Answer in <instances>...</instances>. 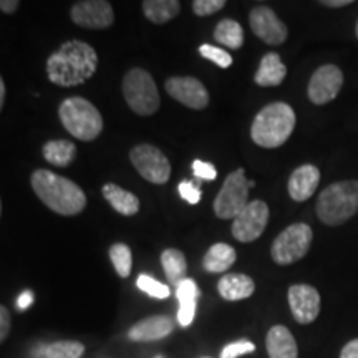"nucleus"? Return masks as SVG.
Here are the masks:
<instances>
[{
  "mask_svg": "<svg viewBox=\"0 0 358 358\" xmlns=\"http://www.w3.org/2000/svg\"><path fill=\"white\" fill-rule=\"evenodd\" d=\"M110 259L111 264H113L116 274L123 279L131 274V267H133V256H131V249L128 248L127 244L123 243H116L110 248Z\"/></svg>",
  "mask_w": 358,
  "mask_h": 358,
  "instance_id": "28",
  "label": "nucleus"
},
{
  "mask_svg": "<svg viewBox=\"0 0 358 358\" xmlns=\"http://www.w3.org/2000/svg\"><path fill=\"white\" fill-rule=\"evenodd\" d=\"M340 358H358V338L350 340L340 352Z\"/></svg>",
  "mask_w": 358,
  "mask_h": 358,
  "instance_id": "38",
  "label": "nucleus"
},
{
  "mask_svg": "<svg viewBox=\"0 0 358 358\" xmlns=\"http://www.w3.org/2000/svg\"><path fill=\"white\" fill-rule=\"evenodd\" d=\"M129 161L146 181L164 185L171 176V164L163 151L153 145H138L129 151Z\"/></svg>",
  "mask_w": 358,
  "mask_h": 358,
  "instance_id": "9",
  "label": "nucleus"
},
{
  "mask_svg": "<svg viewBox=\"0 0 358 358\" xmlns=\"http://www.w3.org/2000/svg\"><path fill=\"white\" fill-rule=\"evenodd\" d=\"M192 173L198 179H204V181H214L217 178V171L213 163H206V161L194 159L192 161Z\"/></svg>",
  "mask_w": 358,
  "mask_h": 358,
  "instance_id": "35",
  "label": "nucleus"
},
{
  "mask_svg": "<svg viewBox=\"0 0 358 358\" xmlns=\"http://www.w3.org/2000/svg\"><path fill=\"white\" fill-rule=\"evenodd\" d=\"M322 6L330 7V8H338V7H345L350 6L352 0H322Z\"/></svg>",
  "mask_w": 358,
  "mask_h": 358,
  "instance_id": "40",
  "label": "nucleus"
},
{
  "mask_svg": "<svg viewBox=\"0 0 358 358\" xmlns=\"http://www.w3.org/2000/svg\"><path fill=\"white\" fill-rule=\"evenodd\" d=\"M34 299L35 295L32 290H24V292L19 295V299H17V307H19L20 310H27V308L34 303Z\"/></svg>",
  "mask_w": 358,
  "mask_h": 358,
  "instance_id": "37",
  "label": "nucleus"
},
{
  "mask_svg": "<svg viewBox=\"0 0 358 358\" xmlns=\"http://www.w3.org/2000/svg\"><path fill=\"white\" fill-rule=\"evenodd\" d=\"M98 55L95 48L82 40L62 43L47 60V77L58 87H78L95 75Z\"/></svg>",
  "mask_w": 358,
  "mask_h": 358,
  "instance_id": "1",
  "label": "nucleus"
},
{
  "mask_svg": "<svg viewBox=\"0 0 358 358\" xmlns=\"http://www.w3.org/2000/svg\"><path fill=\"white\" fill-rule=\"evenodd\" d=\"M19 6V0H2V2H0V10L3 13H13Z\"/></svg>",
  "mask_w": 358,
  "mask_h": 358,
  "instance_id": "39",
  "label": "nucleus"
},
{
  "mask_svg": "<svg viewBox=\"0 0 358 358\" xmlns=\"http://www.w3.org/2000/svg\"><path fill=\"white\" fill-rule=\"evenodd\" d=\"M30 185L38 199L60 216H75L87 206V194L77 182L48 169H37L30 178Z\"/></svg>",
  "mask_w": 358,
  "mask_h": 358,
  "instance_id": "2",
  "label": "nucleus"
},
{
  "mask_svg": "<svg viewBox=\"0 0 358 358\" xmlns=\"http://www.w3.org/2000/svg\"><path fill=\"white\" fill-rule=\"evenodd\" d=\"M179 301L178 320L181 327H189L196 317V306H198L199 289L192 279H185L176 287Z\"/></svg>",
  "mask_w": 358,
  "mask_h": 358,
  "instance_id": "21",
  "label": "nucleus"
},
{
  "mask_svg": "<svg viewBox=\"0 0 358 358\" xmlns=\"http://www.w3.org/2000/svg\"><path fill=\"white\" fill-rule=\"evenodd\" d=\"M357 38H358V22H357Z\"/></svg>",
  "mask_w": 358,
  "mask_h": 358,
  "instance_id": "42",
  "label": "nucleus"
},
{
  "mask_svg": "<svg viewBox=\"0 0 358 358\" xmlns=\"http://www.w3.org/2000/svg\"><path fill=\"white\" fill-rule=\"evenodd\" d=\"M103 198L108 201V204L115 209L116 213L123 214V216H134L140 211V199L123 187H120L115 182H108L103 186Z\"/></svg>",
  "mask_w": 358,
  "mask_h": 358,
  "instance_id": "22",
  "label": "nucleus"
},
{
  "mask_svg": "<svg viewBox=\"0 0 358 358\" xmlns=\"http://www.w3.org/2000/svg\"><path fill=\"white\" fill-rule=\"evenodd\" d=\"M317 216L327 226H340L358 213V181H338L320 192L315 204Z\"/></svg>",
  "mask_w": 358,
  "mask_h": 358,
  "instance_id": "4",
  "label": "nucleus"
},
{
  "mask_svg": "<svg viewBox=\"0 0 358 358\" xmlns=\"http://www.w3.org/2000/svg\"><path fill=\"white\" fill-rule=\"evenodd\" d=\"M70 19L82 29H108L115 22L113 6L106 0H82L70 8Z\"/></svg>",
  "mask_w": 358,
  "mask_h": 358,
  "instance_id": "11",
  "label": "nucleus"
},
{
  "mask_svg": "<svg viewBox=\"0 0 358 358\" xmlns=\"http://www.w3.org/2000/svg\"><path fill=\"white\" fill-rule=\"evenodd\" d=\"M141 7L146 19L156 25L168 24L181 12V3L178 0H145Z\"/></svg>",
  "mask_w": 358,
  "mask_h": 358,
  "instance_id": "24",
  "label": "nucleus"
},
{
  "mask_svg": "<svg viewBox=\"0 0 358 358\" xmlns=\"http://www.w3.org/2000/svg\"><path fill=\"white\" fill-rule=\"evenodd\" d=\"M343 87V73L337 65H322L313 71L310 82H308L307 93L308 100L313 105H327L338 96Z\"/></svg>",
  "mask_w": 358,
  "mask_h": 358,
  "instance_id": "12",
  "label": "nucleus"
},
{
  "mask_svg": "<svg viewBox=\"0 0 358 358\" xmlns=\"http://www.w3.org/2000/svg\"><path fill=\"white\" fill-rule=\"evenodd\" d=\"M161 266L164 268V274H166L169 284L178 285L182 280L187 279V262L186 256L178 249H166L161 254Z\"/></svg>",
  "mask_w": 358,
  "mask_h": 358,
  "instance_id": "26",
  "label": "nucleus"
},
{
  "mask_svg": "<svg viewBox=\"0 0 358 358\" xmlns=\"http://www.w3.org/2000/svg\"><path fill=\"white\" fill-rule=\"evenodd\" d=\"M85 345L75 340L53 342L47 347V358H82Z\"/></svg>",
  "mask_w": 358,
  "mask_h": 358,
  "instance_id": "29",
  "label": "nucleus"
},
{
  "mask_svg": "<svg viewBox=\"0 0 358 358\" xmlns=\"http://www.w3.org/2000/svg\"><path fill=\"white\" fill-rule=\"evenodd\" d=\"M313 241L312 227L306 222H295L285 227L272 243L271 257L279 266H290L301 261L310 249Z\"/></svg>",
  "mask_w": 358,
  "mask_h": 358,
  "instance_id": "7",
  "label": "nucleus"
},
{
  "mask_svg": "<svg viewBox=\"0 0 358 358\" xmlns=\"http://www.w3.org/2000/svg\"><path fill=\"white\" fill-rule=\"evenodd\" d=\"M158 358H161V357H158Z\"/></svg>",
  "mask_w": 358,
  "mask_h": 358,
  "instance_id": "43",
  "label": "nucleus"
},
{
  "mask_svg": "<svg viewBox=\"0 0 358 358\" xmlns=\"http://www.w3.org/2000/svg\"><path fill=\"white\" fill-rule=\"evenodd\" d=\"M256 352V345L249 340H237L234 343H229L222 348L221 358H239L241 355H248V353Z\"/></svg>",
  "mask_w": 358,
  "mask_h": 358,
  "instance_id": "32",
  "label": "nucleus"
},
{
  "mask_svg": "<svg viewBox=\"0 0 358 358\" xmlns=\"http://www.w3.org/2000/svg\"><path fill=\"white\" fill-rule=\"evenodd\" d=\"M123 96L136 115L151 116L159 110L161 98L151 73L131 69L123 78Z\"/></svg>",
  "mask_w": 358,
  "mask_h": 358,
  "instance_id": "6",
  "label": "nucleus"
},
{
  "mask_svg": "<svg viewBox=\"0 0 358 358\" xmlns=\"http://www.w3.org/2000/svg\"><path fill=\"white\" fill-rule=\"evenodd\" d=\"M249 25L254 35L267 45H282L287 40V25L271 7L261 6L252 8L249 13Z\"/></svg>",
  "mask_w": 358,
  "mask_h": 358,
  "instance_id": "13",
  "label": "nucleus"
},
{
  "mask_svg": "<svg viewBox=\"0 0 358 358\" xmlns=\"http://www.w3.org/2000/svg\"><path fill=\"white\" fill-rule=\"evenodd\" d=\"M268 216H271V211L264 201H250L244 211L232 221V236L239 243H252L266 231Z\"/></svg>",
  "mask_w": 358,
  "mask_h": 358,
  "instance_id": "10",
  "label": "nucleus"
},
{
  "mask_svg": "<svg viewBox=\"0 0 358 358\" xmlns=\"http://www.w3.org/2000/svg\"><path fill=\"white\" fill-rule=\"evenodd\" d=\"M58 118L71 136L93 141L103 131V116L92 101L82 96L65 98L58 106Z\"/></svg>",
  "mask_w": 358,
  "mask_h": 358,
  "instance_id": "5",
  "label": "nucleus"
},
{
  "mask_svg": "<svg viewBox=\"0 0 358 358\" xmlns=\"http://www.w3.org/2000/svg\"><path fill=\"white\" fill-rule=\"evenodd\" d=\"M164 88L169 96L191 110H204L209 105V92L194 77H171L166 80Z\"/></svg>",
  "mask_w": 358,
  "mask_h": 358,
  "instance_id": "14",
  "label": "nucleus"
},
{
  "mask_svg": "<svg viewBox=\"0 0 358 358\" xmlns=\"http://www.w3.org/2000/svg\"><path fill=\"white\" fill-rule=\"evenodd\" d=\"M295 111L284 101H275L264 106L254 118L250 138L257 146L279 148L289 140L295 128Z\"/></svg>",
  "mask_w": 358,
  "mask_h": 358,
  "instance_id": "3",
  "label": "nucleus"
},
{
  "mask_svg": "<svg viewBox=\"0 0 358 358\" xmlns=\"http://www.w3.org/2000/svg\"><path fill=\"white\" fill-rule=\"evenodd\" d=\"M256 290V284L245 274H226L217 284V292L224 301L237 302L249 299Z\"/></svg>",
  "mask_w": 358,
  "mask_h": 358,
  "instance_id": "19",
  "label": "nucleus"
},
{
  "mask_svg": "<svg viewBox=\"0 0 358 358\" xmlns=\"http://www.w3.org/2000/svg\"><path fill=\"white\" fill-rule=\"evenodd\" d=\"M266 347L271 358H299L297 342L284 325H274L268 330Z\"/></svg>",
  "mask_w": 358,
  "mask_h": 358,
  "instance_id": "18",
  "label": "nucleus"
},
{
  "mask_svg": "<svg viewBox=\"0 0 358 358\" xmlns=\"http://www.w3.org/2000/svg\"><path fill=\"white\" fill-rule=\"evenodd\" d=\"M214 38L217 43L231 48V50H239L244 45V30L239 22L222 19L214 29Z\"/></svg>",
  "mask_w": 358,
  "mask_h": 358,
  "instance_id": "27",
  "label": "nucleus"
},
{
  "mask_svg": "<svg viewBox=\"0 0 358 358\" xmlns=\"http://www.w3.org/2000/svg\"><path fill=\"white\" fill-rule=\"evenodd\" d=\"M199 53H201V57L206 58V60H211L213 64L221 66V69H229V66L232 65V57L229 55V53H227L226 50H222V48L214 47V45L203 43L199 47Z\"/></svg>",
  "mask_w": 358,
  "mask_h": 358,
  "instance_id": "31",
  "label": "nucleus"
},
{
  "mask_svg": "<svg viewBox=\"0 0 358 358\" xmlns=\"http://www.w3.org/2000/svg\"><path fill=\"white\" fill-rule=\"evenodd\" d=\"M320 182V169L313 164H302L289 178V194L297 203L310 199Z\"/></svg>",
  "mask_w": 358,
  "mask_h": 358,
  "instance_id": "16",
  "label": "nucleus"
},
{
  "mask_svg": "<svg viewBox=\"0 0 358 358\" xmlns=\"http://www.w3.org/2000/svg\"><path fill=\"white\" fill-rule=\"evenodd\" d=\"M8 330H10V313L6 307H0V342L7 338Z\"/></svg>",
  "mask_w": 358,
  "mask_h": 358,
  "instance_id": "36",
  "label": "nucleus"
},
{
  "mask_svg": "<svg viewBox=\"0 0 358 358\" xmlns=\"http://www.w3.org/2000/svg\"><path fill=\"white\" fill-rule=\"evenodd\" d=\"M6 90H7L6 82H3V80L0 78V108H2L3 101H6Z\"/></svg>",
  "mask_w": 358,
  "mask_h": 358,
  "instance_id": "41",
  "label": "nucleus"
},
{
  "mask_svg": "<svg viewBox=\"0 0 358 358\" xmlns=\"http://www.w3.org/2000/svg\"><path fill=\"white\" fill-rule=\"evenodd\" d=\"M174 324L166 315H153L134 324L128 332V338L133 342H155L168 337L173 332Z\"/></svg>",
  "mask_w": 358,
  "mask_h": 358,
  "instance_id": "17",
  "label": "nucleus"
},
{
  "mask_svg": "<svg viewBox=\"0 0 358 358\" xmlns=\"http://www.w3.org/2000/svg\"><path fill=\"white\" fill-rule=\"evenodd\" d=\"M289 306L297 324L308 325L320 313L319 290L307 284H295L289 289Z\"/></svg>",
  "mask_w": 358,
  "mask_h": 358,
  "instance_id": "15",
  "label": "nucleus"
},
{
  "mask_svg": "<svg viewBox=\"0 0 358 358\" xmlns=\"http://www.w3.org/2000/svg\"><path fill=\"white\" fill-rule=\"evenodd\" d=\"M287 77V66L284 65L279 53L268 52L262 57L257 73L254 75V82L259 87H279Z\"/></svg>",
  "mask_w": 358,
  "mask_h": 358,
  "instance_id": "20",
  "label": "nucleus"
},
{
  "mask_svg": "<svg viewBox=\"0 0 358 358\" xmlns=\"http://www.w3.org/2000/svg\"><path fill=\"white\" fill-rule=\"evenodd\" d=\"M178 192L186 203L189 204H198L201 201V189L198 186V182L192 181H181L178 185Z\"/></svg>",
  "mask_w": 358,
  "mask_h": 358,
  "instance_id": "34",
  "label": "nucleus"
},
{
  "mask_svg": "<svg viewBox=\"0 0 358 358\" xmlns=\"http://www.w3.org/2000/svg\"><path fill=\"white\" fill-rule=\"evenodd\" d=\"M43 158L53 166L66 168L75 161L77 156V146L69 140H52L43 145Z\"/></svg>",
  "mask_w": 358,
  "mask_h": 358,
  "instance_id": "25",
  "label": "nucleus"
},
{
  "mask_svg": "<svg viewBox=\"0 0 358 358\" xmlns=\"http://www.w3.org/2000/svg\"><path fill=\"white\" fill-rule=\"evenodd\" d=\"M226 7V0H194L192 2V12L199 17L213 15Z\"/></svg>",
  "mask_w": 358,
  "mask_h": 358,
  "instance_id": "33",
  "label": "nucleus"
},
{
  "mask_svg": "<svg viewBox=\"0 0 358 358\" xmlns=\"http://www.w3.org/2000/svg\"><path fill=\"white\" fill-rule=\"evenodd\" d=\"M249 204V179H245L243 168L236 169L224 179L221 191L214 199V214L219 219H234Z\"/></svg>",
  "mask_w": 358,
  "mask_h": 358,
  "instance_id": "8",
  "label": "nucleus"
},
{
  "mask_svg": "<svg viewBox=\"0 0 358 358\" xmlns=\"http://www.w3.org/2000/svg\"><path fill=\"white\" fill-rule=\"evenodd\" d=\"M136 285L138 289L143 290V292L150 295V297H155V299H168L169 297V287L168 285L161 284L159 280L153 279V277L146 275V274H141L140 277H138L136 280Z\"/></svg>",
  "mask_w": 358,
  "mask_h": 358,
  "instance_id": "30",
  "label": "nucleus"
},
{
  "mask_svg": "<svg viewBox=\"0 0 358 358\" xmlns=\"http://www.w3.org/2000/svg\"><path fill=\"white\" fill-rule=\"evenodd\" d=\"M236 250L226 243H216L209 248L203 259V267L209 274H221L227 272L236 262Z\"/></svg>",
  "mask_w": 358,
  "mask_h": 358,
  "instance_id": "23",
  "label": "nucleus"
}]
</instances>
